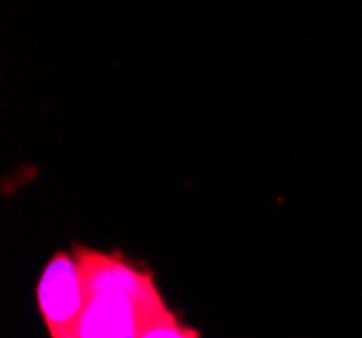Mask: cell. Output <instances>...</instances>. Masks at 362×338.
Returning a JSON list of instances; mask_svg holds the SVG:
<instances>
[{"mask_svg":"<svg viewBox=\"0 0 362 338\" xmlns=\"http://www.w3.org/2000/svg\"><path fill=\"white\" fill-rule=\"evenodd\" d=\"M87 279V306L76 338H200L181 322L157 287L154 271L130 260L122 249L100 252L76 244Z\"/></svg>","mask_w":362,"mask_h":338,"instance_id":"1","label":"cell"},{"mask_svg":"<svg viewBox=\"0 0 362 338\" xmlns=\"http://www.w3.org/2000/svg\"><path fill=\"white\" fill-rule=\"evenodd\" d=\"M87 306V279L76 249H57L35 281V308L49 338H76Z\"/></svg>","mask_w":362,"mask_h":338,"instance_id":"2","label":"cell"}]
</instances>
